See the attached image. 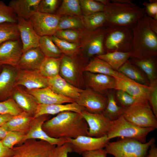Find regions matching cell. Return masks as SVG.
<instances>
[{"mask_svg":"<svg viewBox=\"0 0 157 157\" xmlns=\"http://www.w3.org/2000/svg\"><path fill=\"white\" fill-rule=\"evenodd\" d=\"M43 130L49 137L55 138H75L88 136V126L81 113L71 111L60 113L43 124Z\"/></svg>","mask_w":157,"mask_h":157,"instance_id":"obj_1","label":"cell"},{"mask_svg":"<svg viewBox=\"0 0 157 157\" xmlns=\"http://www.w3.org/2000/svg\"><path fill=\"white\" fill-rule=\"evenodd\" d=\"M133 40L130 58L140 59L157 56V34L150 28L146 14L133 27Z\"/></svg>","mask_w":157,"mask_h":157,"instance_id":"obj_2","label":"cell"},{"mask_svg":"<svg viewBox=\"0 0 157 157\" xmlns=\"http://www.w3.org/2000/svg\"><path fill=\"white\" fill-rule=\"evenodd\" d=\"M104 11L106 16L105 27L133 28L138 20L146 14L144 8L135 3L123 4L112 2L105 6Z\"/></svg>","mask_w":157,"mask_h":157,"instance_id":"obj_3","label":"cell"},{"mask_svg":"<svg viewBox=\"0 0 157 157\" xmlns=\"http://www.w3.org/2000/svg\"><path fill=\"white\" fill-rule=\"evenodd\" d=\"M132 28L121 26L106 27L104 42L105 52L131 51L133 37Z\"/></svg>","mask_w":157,"mask_h":157,"instance_id":"obj_4","label":"cell"},{"mask_svg":"<svg viewBox=\"0 0 157 157\" xmlns=\"http://www.w3.org/2000/svg\"><path fill=\"white\" fill-rule=\"evenodd\" d=\"M155 142L154 138L145 143L134 139L123 138L118 141L109 142L105 149L107 154L115 157H145L150 146Z\"/></svg>","mask_w":157,"mask_h":157,"instance_id":"obj_5","label":"cell"},{"mask_svg":"<svg viewBox=\"0 0 157 157\" xmlns=\"http://www.w3.org/2000/svg\"><path fill=\"white\" fill-rule=\"evenodd\" d=\"M88 60L82 55L61 57L59 75L68 83L79 88L84 86V68Z\"/></svg>","mask_w":157,"mask_h":157,"instance_id":"obj_6","label":"cell"},{"mask_svg":"<svg viewBox=\"0 0 157 157\" xmlns=\"http://www.w3.org/2000/svg\"><path fill=\"white\" fill-rule=\"evenodd\" d=\"M121 115L138 127L157 128V118L148 101H137L130 106L123 107Z\"/></svg>","mask_w":157,"mask_h":157,"instance_id":"obj_7","label":"cell"},{"mask_svg":"<svg viewBox=\"0 0 157 157\" xmlns=\"http://www.w3.org/2000/svg\"><path fill=\"white\" fill-rule=\"evenodd\" d=\"M155 129L153 128H142L127 120L122 115L112 122L111 127L107 135L109 140L122 137L136 140L142 143L146 142L148 134Z\"/></svg>","mask_w":157,"mask_h":157,"instance_id":"obj_8","label":"cell"},{"mask_svg":"<svg viewBox=\"0 0 157 157\" xmlns=\"http://www.w3.org/2000/svg\"><path fill=\"white\" fill-rule=\"evenodd\" d=\"M56 146L44 140L29 139L14 146L10 157H54Z\"/></svg>","mask_w":157,"mask_h":157,"instance_id":"obj_9","label":"cell"},{"mask_svg":"<svg viewBox=\"0 0 157 157\" xmlns=\"http://www.w3.org/2000/svg\"><path fill=\"white\" fill-rule=\"evenodd\" d=\"M106 27L92 31L83 30L80 43L81 55L87 60L105 53L104 47Z\"/></svg>","mask_w":157,"mask_h":157,"instance_id":"obj_10","label":"cell"},{"mask_svg":"<svg viewBox=\"0 0 157 157\" xmlns=\"http://www.w3.org/2000/svg\"><path fill=\"white\" fill-rule=\"evenodd\" d=\"M61 16L37 11L31 16L29 20L39 36H51L57 30Z\"/></svg>","mask_w":157,"mask_h":157,"instance_id":"obj_11","label":"cell"},{"mask_svg":"<svg viewBox=\"0 0 157 157\" xmlns=\"http://www.w3.org/2000/svg\"><path fill=\"white\" fill-rule=\"evenodd\" d=\"M81 114L88 126V136L100 138L107 135L112 121L102 113H91L85 110Z\"/></svg>","mask_w":157,"mask_h":157,"instance_id":"obj_12","label":"cell"},{"mask_svg":"<svg viewBox=\"0 0 157 157\" xmlns=\"http://www.w3.org/2000/svg\"><path fill=\"white\" fill-rule=\"evenodd\" d=\"M108 100L107 98L88 88L83 90L75 102L89 113H101L105 110Z\"/></svg>","mask_w":157,"mask_h":157,"instance_id":"obj_13","label":"cell"},{"mask_svg":"<svg viewBox=\"0 0 157 157\" xmlns=\"http://www.w3.org/2000/svg\"><path fill=\"white\" fill-rule=\"evenodd\" d=\"M22 53V45L20 38L2 43L0 44V66L8 65L17 69Z\"/></svg>","mask_w":157,"mask_h":157,"instance_id":"obj_14","label":"cell"},{"mask_svg":"<svg viewBox=\"0 0 157 157\" xmlns=\"http://www.w3.org/2000/svg\"><path fill=\"white\" fill-rule=\"evenodd\" d=\"M71 145L72 152L82 154L84 152L105 147L110 140L107 135L100 138L80 136L75 138H66Z\"/></svg>","mask_w":157,"mask_h":157,"instance_id":"obj_15","label":"cell"},{"mask_svg":"<svg viewBox=\"0 0 157 157\" xmlns=\"http://www.w3.org/2000/svg\"><path fill=\"white\" fill-rule=\"evenodd\" d=\"M49 115H44L37 117H34L31 122L29 129L25 135L22 143L29 139H38L46 141L52 145L59 146L67 142L66 138H51L43 130L42 125L46 121L50 119Z\"/></svg>","mask_w":157,"mask_h":157,"instance_id":"obj_16","label":"cell"},{"mask_svg":"<svg viewBox=\"0 0 157 157\" xmlns=\"http://www.w3.org/2000/svg\"><path fill=\"white\" fill-rule=\"evenodd\" d=\"M22 85L27 90L48 87V78L42 76L39 70L19 69L15 86Z\"/></svg>","mask_w":157,"mask_h":157,"instance_id":"obj_17","label":"cell"},{"mask_svg":"<svg viewBox=\"0 0 157 157\" xmlns=\"http://www.w3.org/2000/svg\"><path fill=\"white\" fill-rule=\"evenodd\" d=\"M17 25L22 45L23 53L39 47L40 36L34 30L29 20L17 16Z\"/></svg>","mask_w":157,"mask_h":157,"instance_id":"obj_18","label":"cell"},{"mask_svg":"<svg viewBox=\"0 0 157 157\" xmlns=\"http://www.w3.org/2000/svg\"><path fill=\"white\" fill-rule=\"evenodd\" d=\"M0 73V101L11 97L18 69L8 65L2 66Z\"/></svg>","mask_w":157,"mask_h":157,"instance_id":"obj_19","label":"cell"},{"mask_svg":"<svg viewBox=\"0 0 157 157\" xmlns=\"http://www.w3.org/2000/svg\"><path fill=\"white\" fill-rule=\"evenodd\" d=\"M114 77L115 80V89L126 92L135 98L137 101H148L149 86L139 83L130 79Z\"/></svg>","mask_w":157,"mask_h":157,"instance_id":"obj_20","label":"cell"},{"mask_svg":"<svg viewBox=\"0 0 157 157\" xmlns=\"http://www.w3.org/2000/svg\"><path fill=\"white\" fill-rule=\"evenodd\" d=\"M26 90L36 99L39 104H65L75 102L72 99L54 92L49 87Z\"/></svg>","mask_w":157,"mask_h":157,"instance_id":"obj_21","label":"cell"},{"mask_svg":"<svg viewBox=\"0 0 157 157\" xmlns=\"http://www.w3.org/2000/svg\"><path fill=\"white\" fill-rule=\"evenodd\" d=\"M48 87L54 92L74 99H78L83 89L72 85L59 74L48 78Z\"/></svg>","mask_w":157,"mask_h":157,"instance_id":"obj_22","label":"cell"},{"mask_svg":"<svg viewBox=\"0 0 157 157\" xmlns=\"http://www.w3.org/2000/svg\"><path fill=\"white\" fill-rule=\"evenodd\" d=\"M11 97L23 111L34 116L39 104L36 99L19 86H15Z\"/></svg>","mask_w":157,"mask_h":157,"instance_id":"obj_23","label":"cell"},{"mask_svg":"<svg viewBox=\"0 0 157 157\" xmlns=\"http://www.w3.org/2000/svg\"><path fill=\"white\" fill-rule=\"evenodd\" d=\"M86 84L89 88L98 93H102L108 89H115V80L112 76L87 72Z\"/></svg>","mask_w":157,"mask_h":157,"instance_id":"obj_24","label":"cell"},{"mask_svg":"<svg viewBox=\"0 0 157 157\" xmlns=\"http://www.w3.org/2000/svg\"><path fill=\"white\" fill-rule=\"evenodd\" d=\"M45 57L39 47L31 49L23 53L17 69L26 70H39Z\"/></svg>","mask_w":157,"mask_h":157,"instance_id":"obj_25","label":"cell"},{"mask_svg":"<svg viewBox=\"0 0 157 157\" xmlns=\"http://www.w3.org/2000/svg\"><path fill=\"white\" fill-rule=\"evenodd\" d=\"M85 108L76 102L66 104H39L33 116L37 117L44 115H54L66 111L81 113Z\"/></svg>","mask_w":157,"mask_h":157,"instance_id":"obj_26","label":"cell"},{"mask_svg":"<svg viewBox=\"0 0 157 157\" xmlns=\"http://www.w3.org/2000/svg\"><path fill=\"white\" fill-rule=\"evenodd\" d=\"M33 118V116L23 111L13 116L9 120L2 126L8 131L18 132L26 135L29 129Z\"/></svg>","mask_w":157,"mask_h":157,"instance_id":"obj_27","label":"cell"},{"mask_svg":"<svg viewBox=\"0 0 157 157\" xmlns=\"http://www.w3.org/2000/svg\"><path fill=\"white\" fill-rule=\"evenodd\" d=\"M84 71L100 74L125 79H129L123 74L113 69L108 63L96 56H94L86 65Z\"/></svg>","mask_w":157,"mask_h":157,"instance_id":"obj_28","label":"cell"},{"mask_svg":"<svg viewBox=\"0 0 157 157\" xmlns=\"http://www.w3.org/2000/svg\"><path fill=\"white\" fill-rule=\"evenodd\" d=\"M41 0H12L8 4L17 17L28 20L31 16L38 11Z\"/></svg>","mask_w":157,"mask_h":157,"instance_id":"obj_29","label":"cell"},{"mask_svg":"<svg viewBox=\"0 0 157 157\" xmlns=\"http://www.w3.org/2000/svg\"><path fill=\"white\" fill-rule=\"evenodd\" d=\"M129 60L144 73L149 83L157 80L156 56L140 59L131 58Z\"/></svg>","mask_w":157,"mask_h":157,"instance_id":"obj_30","label":"cell"},{"mask_svg":"<svg viewBox=\"0 0 157 157\" xmlns=\"http://www.w3.org/2000/svg\"><path fill=\"white\" fill-rule=\"evenodd\" d=\"M118 71L136 82L148 86L149 85V82L145 74L129 60L120 67Z\"/></svg>","mask_w":157,"mask_h":157,"instance_id":"obj_31","label":"cell"},{"mask_svg":"<svg viewBox=\"0 0 157 157\" xmlns=\"http://www.w3.org/2000/svg\"><path fill=\"white\" fill-rule=\"evenodd\" d=\"M131 51L123 52L115 51L107 52L95 56L108 63L113 69L118 71L120 67L130 58Z\"/></svg>","mask_w":157,"mask_h":157,"instance_id":"obj_32","label":"cell"},{"mask_svg":"<svg viewBox=\"0 0 157 157\" xmlns=\"http://www.w3.org/2000/svg\"><path fill=\"white\" fill-rule=\"evenodd\" d=\"M60 63L61 58L45 57L39 71L42 76L48 78L53 77L59 74Z\"/></svg>","mask_w":157,"mask_h":157,"instance_id":"obj_33","label":"cell"},{"mask_svg":"<svg viewBox=\"0 0 157 157\" xmlns=\"http://www.w3.org/2000/svg\"><path fill=\"white\" fill-rule=\"evenodd\" d=\"M39 47L46 57L59 58L63 54L53 42L51 36L40 37Z\"/></svg>","mask_w":157,"mask_h":157,"instance_id":"obj_34","label":"cell"},{"mask_svg":"<svg viewBox=\"0 0 157 157\" xmlns=\"http://www.w3.org/2000/svg\"><path fill=\"white\" fill-rule=\"evenodd\" d=\"M85 29L92 31L101 27L105 26L106 16L104 11L95 13L82 16Z\"/></svg>","mask_w":157,"mask_h":157,"instance_id":"obj_35","label":"cell"},{"mask_svg":"<svg viewBox=\"0 0 157 157\" xmlns=\"http://www.w3.org/2000/svg\"><path fill=\"white\" fill-rule=\"evenodd\" d=\"M55 14L61 16H83L79 0H63Z\"/></svg>","mask_w":157,"mask_h":157,"instance_id":"obj_36","label":"cell"},{"mask_svg":"<svg viewBox=\"0 0 157 157\" xmlns=\"http://www.w3.org/2000/svg\"><path fill=\"white\" fill-rule=\"evenodd\" d=\"M82 16L76 15L61 16L60 19L57 30L65 29L85 30Z\"/></svg>","mask_w":157,"mask_h":157,"instance_id":"obj_37","label":"cell"},{"mask_svg":"<svg viewBox=\"0 0 157 157\" xmlns=\"http://www.w3.org/2000/svg\"><path fill=\"white\" fill-rule=\"evenodd\" d=\"M51 37L63 54L69 56L81 55L80 44L71 43L61 40L54 35Z\"/></svg>","mask_w":157,"mask_h":157,"instance_id":"obj_38","label":"cell"},{"mask_svg":"<svg viewBox=\"0 0 157 157\" xmlns=\"http://www.w3.org/2000/svg\"><path fill=\"white\" fill-rule=\"evenodd\" d=\"M20 38L17 23H0V44L8 40Z\"/></svg>","mask_w":157,"mask_h":157,"instance_id":"obj_39","label":"cell"},{"mask_svg":"<svg viewBox=\"0 0 157 157\" xmlns=\"http://www.w3.org/2000/svg\"><path fill=\"white\" fill-rule=\"evenodd\" d=\"M107 98V105L102 113L108 119L113 121L121 115L123 107L117 105L113 93H109Z\"/></svg>","mask_w":157,"mask_h":157,"instance_id":"obj_40","label":"cell"},{"mask_svg":"<svg viewBox=\"0 0 157 157\" xmlns=\"http://www.w3.org/2000/svg\"><path fill=\"white\" fill-rule=\"evenodd\" d=\"M83 30L76 29L58 30L56 31L54 35L60 39L69 42L80 44Z\"/></svg>","mask_w":157,"mask_h":157,"instance_id":"obj_41","label":"cell"},{"mask_svg":"<svg viewBox=\"0 0 157 157\" xmlns=\"http://www.w3.org/2000/svg\"><path fill=\"white\" fill-rule=\"evenodd\" d=\"M83 16L104 11L105 6L95 0H79Z\"/></svg>","mask_w":157,"mask_h":157,"instance_id":"obj_42","label":"cell"},{"mask_svg":"<svg viewBox=\"0 0 157 157\" xmlns=\"http://www.w3.org/2000/svg\"><path fill=\"white\" fill-rule=\"evenodd\" d=\"M17 16L12 8L0 1V23H17Z\"/></svg>","mask_w":157,"mask_h":157,"instance_id":"obj_43","label":"cell"},{"mask_svg":"<svg viewBox=\"0 0 157 157\" xmlns=\"http://www.w3.org/2000/svg\"><path fill=\"white\" fill-rule=\"evenodd\" d=\"M23 111L10 97L3 101H0V114H8L16 115Z\"/></svg>","mask_w":157,"mask_h":157,"instance_id":"obj_44","label":"cell"},{"mask_svg":"<svg viewBox=\"0 0 157 157\" xmlns=\"http://www.w3.org/2000/svg\"><path fill=\"white\" fill-rule=\"evenodd\" d=\"M25 135L18 132L8 131L1 142L5 146L12 149L15 144L22 143Z\"/></svg>","mask_w":157,"mask_h":157,"instance_id":"obj_45","label":"cell"},{"mask_svg":"<svg viewBox=\"0 0 157 157\" xmlns=\"http://www.w3.org/2000/svg\"><path fill=\"white\" fill-rule=\"evenodd\" d=\"M61 1L41 0L38 6V11L47 14H54L59 6Z\"/></svg>","mask_w":157,"mask_h":157,"instance_id":"obj_46","label":"cell"},{"mask_svg":"<svg viewBox=\"0 0 157 157\" xmlns=\"http://www.w3.org/2000/svg\"><path fill=\"white\" fill-rule=\"evenodd\" d=\"M147 100L151 109L157 118V80L150 83L147 93Z\"/></svg>","mask_w":157,"mask_h":157,"instance_id":"obj_47","label":"cell"},{"mask_svg":"<svg viewBox=\"0 0 157 157\" xmlns=\"http://www.w3.org/2000/svg\"><path fill=\"white\" fill-rule=\"evenodd\" d=\"M116 96L122 107L130 106L137 101L135 98L122 90H117Z\"/></svg>","mask_w":157,"mask_h":157,"instance_id":"obj_48","label":"cell"},{"mask_svg":"<svg viewBox=\"0 0 157 157\" xmlns=\"http://www.w3.org/2000/svg\"><path fill=\"white\" fill-rule=\"evenodd\" d=\"M149 3L144 1L142 3L147 15L157 20V0H149Z\"/></svg>","mask_w":157,"mask_h":157,"instance_id":"obj_49","label":"cell"},{"mask_svg":"<svg viewBox=\"0 0 157 157\" xmlns=\"http://www.w3.org/2000/svg\"><path fill=\"white\" fill-rule=\"evenodd\" d=\"M71 152H72L71 144L66 142L60 146H56L54 157H68V153Z\"/></svg>","mask_w":157,"mask_h":157,"instance_id":"obj_50","label":"cell"},{"mask_svg":"<svg viewBox=\"0 0 157 157\" xmlns=\"http://www.w3.org/2000/svg\"><path fill=\"white\" fill-rule=\"evenodd\" d=\"M83 157H107V153L105 149L86 151L81 154Z\"/></svg>","mask_w":157,"mask_h":157,"instance_id":"obj_51","label":"cell"},{"mask_svg":"<svg viewBox=\"0 0 157 157\" xmlns=\"http://www.w3.org/2000/svg\"><path fill=\"white\" fill-rule=\"evenodd\" d=\"M12 149L5 146L0 141V157H10L13 154Z\"/></svg>","mask_w":157,"mask_h":157,"instance_id":"obj_52","label":"cell"},{"mask_svg":"<svg viewBox=\"0 0 157 157\" xmlns=\"http://www.w3.org/2000/svg\"><path fill=\"white\" fill-rule=\"evenodd\" d=\"M147 17L150 28L152 31L157 34V20L149 17L147 16Z\"/></svg>","mask_w":157,"mask_h":157,"instance_id":"obj_53","label":"cell"},{"mask_svg":"<svg viewBox=\"0 0 157 157\" xmlns=\"http://www.w3.org/2000/svg\"><path fill=\"white\" fill-rule=\"evenodd\" d=\"M149 148L148 154L145 157H157V148L154 143L152 144Z\"/></svg>","mask_w":157,"mask_h":157,"instance_id":"obj_54","label":"cell"},{"mask_svg":"<svg viewBox=\"0 0 157 157\" xmlns=\"http://www.w3.org/2000/svg\"><path fill=\"white\" fill-rule=\"evenodd\" d=\"M13 116L8 114H0V126H2L9 120Z\"/></svg>","mask_w":157,"mask_h":157,"instance_id":"obj_55","label":"cell"},{"mask_svg":"<svg viewBox=\"0 0 157 157\" xmlns=\"http://www.w3.org/2000/svg\"><path fill=\"white\" fill-rule=\"evenodd\" d=\"M112 2L118 3L123 4H134L133 3L132 0H112Z\"/></svg>","mask_w":157,"mask_h":157,"instance_id":"obj_56","label":"cell"},{"mask_svg":"<svg viewBox=\"0 0 157 157\" xmlns=\"http://www.w3.org/2000/svg\"><path fill=\"white\" fill-rule=\"evenodd\" d=\"M8 132L2 126H0V141L5 137Z\"/></svg>","mask_w":157,"mask_h":157,"instance_id":"obj_57","label":"cell"},{"mask_svg":"<svg viewBox=\"0 0 157 157\" xmlns=\"http://www.w3.org/2000/svg\"><path fill=\"white\" fill-rule=\"evenodd\" d=\"M96 1L99 2L101 3L104 5L106 6L111 2L109 0H95Z\"/></svg>","mask_w":157,"mask_h":157,"instance_id":"obj_58","label":"cell"},{"mask_svg":"<svg viewBox=\"0 0 157 157\" xmlns=\"http://www.w3.org/2000/svg\"><path fill=\"white\" fill-rule=\"evenodd\" d=\"M2 69V66H0V73H1Z\"/></svg>","mask_w":157,"mask_h":157,"instance_id":"obj_59","label":"cell"}]
</instances>
